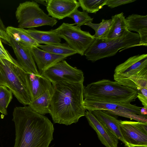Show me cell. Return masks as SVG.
Masks as SVG:
<instances>
[{"instance_id": "6da1fadb", "label": "cell", "mask_w": 147, "mask_h": 147, "mask_svg": "<svg viewBox=\"0 0 147 147\" xmlns=\"http://www.w3.org/2000/svg\"><path fill=\"white\" fill-rule=\"evenodd\" d=\"M12 121L15 130L13 147H49L54 128L47 117L34 112L28 105L15 108Z\"/></svg>"}, {"instance_id": "7a4b0ae2", "label": "cell", "mask_w": 147, "mask_h": 147, "mask_svg": "<svg viewBox=\"0 0 147 147\" xmlns=\"http://www.w3.org/2000/svg\"><path fill=\"white\" fill-rule=\"evenodd\" d=\"M50 113L54 123L68 125L85 116L83 82H59L52 84Z\"/></svg>"}, {"instance_id": "3957f363", "label": "cell", "mask_w": 147, "mask_h": 147, "mask_svg": "<svg viewBox=\"0 0 147 147\" xmlns=\"http://www.w3.org/2000/svg\"><path fill=\"white\" fill-rule=\"evenodd\" d=\"M137 95L136 90L105 79L88 84L83 93L84 101L118 103H131Z\"/></svg>"}, {"instance_id": "277c9868", "label": "cell", "mask_w": 147, "mask_h": 147, "mask_svg": "<svg viewBox=\"0 0 147 147\" xmlns=\"http://www.w3.org/2000/svg\"><path fill=\"white\" fill-rule=\"evenodd\" d=\"M0 85L8 88L20 103L25 105H29L32 100L28 74L16 60L13 63L0 59Z\"/></svg>"}, {"instance_id": "5b68a950", "label": "cell", "mask_w": 147, "mask_h": 147, "mask_svg": "<svg viewBox=\"0 0 147 147\" xmlns=\"http://www.w3.org/2000/svg\"><path fill=\"white\" fill-rule=\"evenodd\" d=\"M139 34L129 31L117 38L109 39L95 38L84 55L92 62L115 55L120 49H124L139 46Z\"/></svg>"}, {"instance_id": "8992f818", "label": "cell", "mask_w": 147, "mask_h": 147, "mask_svg": "<svg viewBox=\"0 0 147 147\" xmlns=\"http://www.w3.org/2000/svg\"><path fill=\"white\" fill-rule=\"evenodd\" d=\"M113 78L120 85L137 90L136 85L147 78V54L131 57L117 65Z\"/></svg>"}, {"instance_id": "52a82bcc", "label": "cell", "mask_w": 147, "mask_h": 147, "mask_svg": "<svg viewBox=\"0 0 147 147\" xmlns=\"http://www.w3.org/2000/svg\"><path fill=\"white\" fill-rule=\"evenodd\" d=\"M16 16L19 28H32L56 25L57 21L46 14L35 1L20 3L17 8Z\"/></svg>"}, {"instance_id": "ba28073f", "label": "cell", "mask_w": 147, "mask_h": 147, "mask_svg": "<svg viewBox=\"0 0 147 147\" xmlns=\"http://www.w3.org/2000/svg\"><path fill=\"white\" fill-rule=\"evenodd\" d=\"M74 25L63 23L58 27L59 35L71 48L83 56L95 38L89 32L83 31L80 27Z\"/></svg>"}, {"instance_id": "9c48e42d", "label": "cell", "mask_w": 147, "mask_h": 147, "mask_svg": "<svg viewBox=\"0 0 147 147\" xmlns=\"http://www.w3.org/2000/svg\"><path fill=\"white\" fill-rule=\"evenodd\" d=\"M41 74L52 84L59 82H84V74L81 70L73 67L64 60L44 71Z\"/></svg>"}, {"instance_id": "30bf717a", "label": "cell", "mask_w": 147, "mask_h": 147, "mask_svg": "<svg viewBox=\"0 0 147 147\" xmlns=\"http://www.w3.org/2000/svg\"><path fill=\"white\" fill-rule=\"evenodd\" d=\"M119 127L128 147L147 146V123L121 120Z\"/></svg>"}, {"instance_id": "8fae6325", "label": "cell", "mask_w": 147, "mask_h": 147, "mask_svg": "<svg viewBox=\"0 0 147 147\" xmlns=\"http://www.w3.org/2000/svg\"><path fill=\"white\" fill-rule=\"evenodd\" d=\"M10 37L9 43L14 51L20 66L28 73L39 74L32 55L31 48L19 44Z\"/></svg>"}, {"instance_id": "7c38bea8", "label": "cell", "mask_w": 147, "mask_h": 147, "mask_svg": "<svg viewBox=\"0 0 147 147\" xmlns=\"http://www.w3.org/2000/svg\"><path fill=\"white\" fill-rule=\"evenodd\" d=\"M48 15L58 20L68 17L80 7L76 0H46Z\"/></svg>"}, {"instance_id": "4fadbf2b", "label": "cell", "mask_w": 147, "mask_h": 147, "mask_svg": "<svg viewBox=\"0 0 147 147\" xmlns=\"http://www.w3.org/2000/svg\"><path fill=\"white\" fill-rule=\"evenodd\" d=\"M89 125L95 131L98 139L106 147H118L119 140L105 125L90 111L85 112Z\"/></svg>"}, {"instance_id": "5bb4252c", "label": "cell", "mask_w": 147, "mask_h": 147, "mask_svg": "<svg viewBox=\"0 0 147 147\" xmlns=\"http://www.w3.org/2000/svg\"><path fill=\"white\" fill-rule=\"evenodd\" d=\"M83 105L85 110L91 112L98 110H119L141 115L140 111L142 107L131 104L130 103H118L84 100Z\"/></svg>"}, {"instance_id": "9a60e30c", "label": "cell", "mask_w": 147, "mask_h": 147, "mask_svg": "<svg viewBox=\"0 0 147 147\" xmlns=\"http://www.w3.org/2000/svg\"><path fill=\"white\" fill-rule=\"evenodd\" d=\"M31 50L40 74L46 69L68 57L49 53L37 47H31Z\"/></svg>"}, {"instance_id": "2e32d148", "label": "cell", "mask_w": 147, "mask_h": 147, "mask_svg": "<svg viewBox=\"0 0 147 147\" xmlns=\"http://www.w3.org/2000/svg\"><path fill=\"white\" fill-rule=\"evenodd\" d=\"M127 30L136 31L140 37L139 46L147 45V15L132 14L126 18Z\"/></svg>"}, {"instance_id": "e0dca14e", "label": "cell", "mask_w": 147, "mask_h": 147, "mask_svg": "<svg viewBox=\"0 0 147 147\" xmlns=\"http://www.w3.org/2000/svg\"><path fill=\"white\" fill-rule=\"evenodd\" d=\"M28 77L32 101L47 90L52 91V83L42 74H28Z\"/></svg>"}, {"instance_id": "ac0fdd59", "label": "cell", "mask_w": 147, "mask_h": 147, "mask_svg": "<svg viewBox=\"0 0 147 147\" xmlns=\"http://www.w3.org/2000/svg\"><path fill=\"white\" fill-rule=\"evenodd\" d=\"M95 117L105 125L119 140L126 147L128 145L121 132L119 124L121 120L113 115L109 114L103 110H94L91 111Z\"/></svg>"}, {"instance_id": "d6986e66", "label": "cell", "mask_w": 147, "mask_h": 147, "mask_svg": "<svg viewBox=\"0 0 147 147\" xmlns=\"http://www.w3.org/2000/svg\"><path fill=\"white\" fill-rule=\"evenodd\" d=\"M111 19L112 22L109 28L101 38H117L123 35L128 31L126 18L123 12L112 16Z\"/></svg>"}, {"instance_id": "ffe728a7", "label": "cell", "mask_w": 147, "mask_h": 147, "mask_svg": "<svg viewBox=\"0 0 147 147\" xmlns=\"http://www.w3.org/2000/svg\"><path fill=\"white\" fill-rule=\"evenodd\" d=\"M25 30L39 44H55L61 42L58 28L49 31H40L33 28Z\"/></svg>"}, {"instance_id": "44dd1931", "label": "cell", "mask_w": 147, "mask_h": 147, "mask_svg": "<svg viewBox=\"0 0 147 147\" xmlns=\"http://www.w3.org/2000/svg\"><path fill=\"white\" fill-rule=\"evenodd\" d=\"M6 30L9 37L22 45L30 48L38 47L40 45L24 29L8 26L6 28Z\"/></svg>"}, {"instance_id": "7402d4cb", "label": "cell", "mask_w": 147, "mask_h": 147, "mask_svg": "<svg viewBox=\"0 0 147 147\" xmlns=\"http://www.w3.org/2000/svg\"><path fill=\"white\" fill-rule=\"evenodd\" d=\"M52 91L47 90L44 94L31 101L28 105L34 112L44 115L50 113Z\"/></svg>"}, {"instance_id": "603a6c76", "label": "cell", "mask_w": 147, "mask_h": 147, "mask_svg": "<svg viewBox=\"0 0 147 147\" xmlns=\"http://www.w3.org/2000/svg\"><path fill=\"white\" fill-rule=\"evenodd\" d=\"M38 47L42 50L54 54L65 55L67 57L77 53L71 48L67 43H59L55 44L42 45L40 44Z\"/></svg>"}, {"instance_id": "cb8c5ba5", "label": "cell", "mask_w": 147, "mask_h": 147, "mask_svg": "<svg viewBox=\"0 0 147 147\" xmlns=\"http://www.w3.org/2000/svg\"><path fill=\"white\" fill-rule=\"evenodd\" d=\"M108 0H78L80 6L83 11L96 13L106 5Z\"/></svg>"}, {"instance_id": "d4e9b609", "label": "cell", "mask_w": 147, "mask_h": 147, "mask_svg": "<svg viewBox=\"0 0 147 147\" xmlns=\"http://www.w3.org/2000/svg\"><path fill=\"white\" fill-rule=\"evenodd\" d=\"M112 22L111 19L105 20L102 19V22L99 24H95L91 22L86 23L85 25L91 27L95 31L93 35L95 38H102L107 32Z\"/></svg>"}, {"instance_id": "484cf974", "label": "cell", "mask_w": 147, "mask_h": 147, "mask_svg": "<svg viewBox=\"0 0 147 147\" xmlns=\"http://www.w3.org/2000/svg\"><path fill=\"white\" fill-rule=\"evenodd\" d=\"M12 94L7 87L0 85V112L4 115L7 114V108L12 99Z\"/></svg>"}, {"instance_id": "4316f807", "label": "cell", "mask_w": 147, "mask_h": 147, "mask_svg": "<svg viewBox=\"0 0 147 147\" xmlns=\"http://www.w3.org/2000/svg\"><path fill=\"white\" fill-rule=\"evenodd\" d=\"M68 17L72 18L74 22V24L80 27L85 25L89 22H92L93 18L89 16L88 13L85 11H81L78 9L71 13Z\"/></svg>"}, {"instance_id": "83f0119b", "label": "cell", "mask_w": 147, "mask_h": 147, "mask_svg": "<svg viewBox=\"0 0 147 147\" xmlns=\"http://www.w3.org/2000/svg\"><path fill=\"white\" fill-rule=\"evenodd\" d=\"M103 111L107 113L113 115L121 116L139 121L147 123V115H139L119 110Z\"/></svg>"}, {"instance_id": "f1b7e54d", "label": "cell", "mask_w": 147, "mask_h": 147, "mask_svg": "<svg viewBox=\"0 0 147 147\" xmlns=\"http://www.w3.org/2000/svg\"><path fill=\"white\" fill-rule=\"evenodd\" d=\"M136 1V0H108L106 5L111 8H113Z\"/></svg>"}, {"instance_id": "f546056e", "label": "cell", "mask_w": 147, "mask_h": 147, "mask_svg": "<svg viewBox=\"0 0 147 147\" xmlns=\"http://www.w3.org/2000/svg\"><path fill=\"white\" fill-rule=\"evenodd\" d=\"M6 60L12 63H14L15 60L10 55L4 47L0 38V59Z\"/></svg>"}, {"instance_id": "4dcf8cb0", "label": "cell", "mask_w": 147, "mask_h": 147, "mask_svg": "<svg viewBox=\"0 0 147 147\" xmlns=\"http://www.w3.org/2000/svg\"><path fill=\"white\" fill-rule=\"evenodd\" d=\"M137 98L141 101L143 107L147 109V88H142L137 91Z\"/></svg>"}, {"instance_id": "1f68e13d", "label": "cell", "mask_w": 147, "mask_h": 147, "mask_svg": "<svg viewBox=\"0 0 147 147\" xmlns=\"http://www.w3.org/2000/svg\"><path fill=\"white\" fill-rule=\"evenodd\" d=\"M0 38L9 43L10 37L8 34L6 28L4 26L0 18Z\"/></svg>"}, {"instance_id": "d6a6232c", "label": "cell", "mask_w": 147, "mask_h": 147, "mask_svg": "<svg viewBox=\"0 0 147 147\" xmlns=\"http://www.w3.org/2000/svg\"><path fill=\"white\" fill-rule=\"evenodd\" d=\"M147 109L144 107H141L140 111L141 114L142 115H147Z\"/></svg>"}, {"instance_id": "836d02e7", "label": "cell", "mask_w": 147, "mask_h": 147, "mask_svg": "<svg viewBox=\"0 0 147 147\" xmlns=\"http://www.w3.org/2000/svg\"><path fill=\"white\" fill-rule=\"evenodd\" d=\"M37 3H39L46 6L47 3L46 0H35Z\"/></svg>"}, {"instance_id": "e575fe53", "label": "cell", "mask_w": 147, "mask_h": 147, "mask_svg": "<svg viewBox=\"0 0 147 147\" xmlns=\"http://www.w3.org/2000/svg\"><path fill=\"white\" fill-rule=\"evenodd\" d=\"M137 147H147V146H137Z\"/></svg>"}]
</instances>
